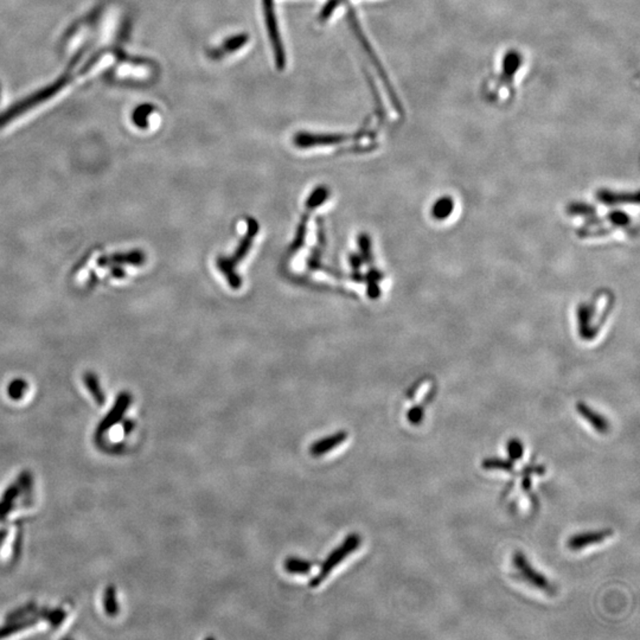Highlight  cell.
<instances>
[{
	"mask_svg": "<svg viewBox=\"0 0 640 640\" xmlns=\"http://www.w3.org/2000/svg\"><path fill=\"white\" fill-rule=\"evenodd\" d=\"M258 231H259L258 222L254 218H249L248 220L247 234L243 238V241H241L240 246L238 247V249L235 251V254L230 256V258H220V259L217 260V267L220 268V271L225 274L227 280L234 289H240V286L242 285L241 278L235 273V267L240 262V260L243 259L248 254L250 247L253 245V240L256 236Z\"/></svg>",
	"mask_w": 640,
	"mask_h": 640,
	"instance_id": "obj_1",
	"label": "cell"
},
{
	"mask_svg": "<svg viewBox=\"0 0 640 640\" xmlns=\"http://www.w3.org/2000/svg\"><path fill=\"white\" fill-rule=\"evenodd\" d=\"M362 539L358 534H350L343 542L340 543L338 547L331 551L330 555L327 556V560L324 561L322 564V568L319 570L318 574L311 580V587H318L322 585V581L327 580L330 577L331 572L338 567L347 557L351 555L353 551H356L360 548Z\"/></svg>",
	"mask_w": 640,
	"mask_h": 640,
	"instance_id": "obj_2",
	"label": "cell"
},
{
	"mask_svg": "<svg viewBox=\"0 0 640 640\" xmlns=\"http://www.w3.org/2000/svg\"><path fill=\"white\" fill-rule=\"evenodd\" d=\"M513 564L515 569L517 570L518 575L529 582V585L534 586L535 588L541 590H551V585L547 577H543L541 572L533 568L530 562L528 561L526 555L522 551H515L513 557Z\"/></svg>",
	"mask_w": 640,
	"mask_h": 640,
	"instance_id": "obj_3",
	"label": "cell"
},
{
	"mask_svg": "<svg viewBox=\"0 0 640 640\" xmlns=\"http://www.w3.org/2000/svg\"><path fill=\"white\" fill-rule=\"evenodd\" d=\"M263 10H265L268 34H269L273 50H274V55H276V65H278V68L282 69L285 67L286 57H285L284 47H282V42H281L279 29H278L273 0H263Z\"/></svg>",
	"mask_w": 640,
	"mask_h": 640,
	"instance_id": "obj_4",
	"label": "cell"
},
{
	"mask_svg": "<svg viewBox=\"0 0 640 640\" xmlns=\"http://www.w3.org/2000/svg\"><path fill=\"white\" fill-rule=\"evenodd\" d=\"M351 139V136L345 134H313L307 132H300L294 136V144L300 149H307L313 146H325V145L340 144L343 141Z\"/></svg>",
	"mask_w": 640,
	"mask_h": 640,
	"instance_id": "obj_5",
	"label": "cell"
},
{
	"mask_svg": "<svg viewBox=\"0 0 640 640\" xmlns=\"http://www.w3.org/2000/svg\"><path fill=\"white\" fill-rule=\"evenodd\" d=\"M612 529H603V530L587 531V533H581V534L574 535L568 539V548L570 550L577 551L585 548L590 547V544H598L605 539H610L613 536Z\"/></svg>",
	"mask_w": 640,
	"mask_h": 640,
	"instance_id": "obj_6",
	"label": "cell"
},
{
	"mask_svg": "<svg viewBox=\"0 0 640 640\" xmlns=\"http://www.w3.org/2000/svg\"><path fill=\"white\" fill-rule=\"evenodd\" d=\"M146 255L141 250H132L128 253H116V254L105 255L98 261L99 266L101 267H110V266H121V265H131V266H141L144 265Z\"/></svg>",
	"mask_w": 640,
	"mask_h": 640,
	"instance_id": "obj_7",
	"label": "cell"
},
{
	"mask_svg": "<svg viewBox=\"0 0 640 640\" xmlns=\"http://www.w3.org/2000/svg\"><path fill=\"white\" fill-rule=\"evenodd\" d=\"M349 434L345 431L335 433L329 437H322L320 440L313 442L310 447V453L313 457H322L324 454L329 453L337 447H340L348 439Z\"/></svg>",
	"mask_w": 640,
	"mask_h": 640,
	"instance_id": "obj_8",
	"label": "cell"
},
{
	"mask_svg": "<svg viewBox=\"0 0 640 640\" xmlns=\"http://www.w3.org/2000/svg\"><path fill=\"white\" fill-rule=\"evenodd\" d=\"M577 413L585 419L588 424L600 434H606L610 431V422L605 416L600 415L599 413L593 411L585 402H579L577 404Z\"/></svg>",
	"mask_w": 640,
	"mask_h": 640,
	"instance_id": "obj_9",
	"label": "cell"
},
{
	"mask_svg": "<svg viewBox=\"0 0 640 640\" xmlns=\"http://www.w3.org/2000/svg\"><path fill=\"white\" fill-rule=\"evenodd\" d=\"M248 39H249V37L246 34L233 36V37L227 39L220 48L209 51V56L214 60H220L227 54H231V52H235L238 49H241L242 47H245L246 43L248 42Z\"/></svg>",
	"mask_w": 640,
	"mask_h": 640,
	"instance_id": "obj_10",
	"label": "cell"
},
{
	"mask_svg": "<svg viewBox=\"0 0 640 640\" xmlns=\"http://www.w3.org/2000/svg\"><path fill=\"white\" fill-rule=\"evenodd\" d=\"M577 317H579V327H580V335L585 340L594 338L597 331L594 330L592 327V320H593V311L590 305L587 304H581L577 310Z\"/></svg>",
	"mask_w": 640,
	"mask_h": 640,
	"instance_id": "obj_11",
	"label": "cell"
},
{
	"mask_svg": "<svg viewBox=\"0 0 640 640\" xmlns=\"http://www.w3.org/2000/svg\"><path fill=\"white\" fill-rule=\"evenodd\" d=\"M598 198L601 203L605 205H617L619 203H638V195L637 194H615L610 190H600L597 194Z\"/></svg>",
	"mask_w": 640,
	"mask_h": 640,
	"instance_id": "obj_12",
	"label": "cell"
},
{
	"mask_svg": "<svg viewBox=\"0 0 640 640\" xmlns=\"http://www.w3.org/2000/svg\"><path fill=\"white\" fill-rule=\"evenodd\" d=\"M312 567L313 564L311 561L300 557H287L284 562L285 570L294 575H306L311 572Z\"/></svg>",
	"mask_w": 640,
	"mask_h": 640,
	"instance_id": "obj_13",
	"label": "cell"
},
{
	"mask_svg": "<svg viewBox=\"0 0 640 640\" xmlns=\"http://www.w3.org/2000/svg\"><path fill=\"white\" fill-rule=\"evenodd\" d=\"M454 209V202L448 196H444L434 203L432 209V215L435 220H446L450 216Z\"/></svg>",
	"mask_w": 640,
	"mask_h": 640,
	"instance_id": "obj_14",
	"label": "cell"
},
{
	"mask_svg": "<svg viewBox=\"0 0 640 640\" xmlns=\"http://www.w3.org/2000/svg\"><path fill=\"white\" fill-rule=\"evenodd\" d=\"M85 383L87 389L90 391V394L93 396L94 400L98 402V404H103L105 402V395L102 391L101 386L96 375L93 373H87L85 376Z\"/></svg>",
	"mask_w": 640,
	"mask_h": 640,
	"instance_id": "obj_15",
	"label": "cell"
},
{
	"mask_svg": "<svg viewBox=\"0 0 640 640\" xmlns=\"http://www.w3.org/2000/svg\"><path fill=\"white\" fill-rule=\"evenodd\" d=\"M383 274L378 269H370L368 276H365L367 282H368V296L371 299H378L381 294L380 287H378V281L382 280Z\"/></svg>",
	"mask_w": 640,
	"mask_h": 640,
	"instance_id": "obj_16",
	"label": "cell"
},
{
	"mask_svg": "<svg viewBox=\"0 0 640 640\" xmlns=\"http://www.w3.org/2000/svg\"><path fill=\"white\" fill-rule=\"evenodd\" d=\"M482 466L488 471H504V472H513V462L511 460L500 458H486L484 459L482 462Z\"/></svg>",
	"mask_w": 640,
	"mask_h": 640,
	"instance_id": "obj_17",
	"label": "cell"
},
{
	"mask_svg": "<svg viewBox=\"0 0 640 640\" xmlns=\"http://www.w3.org/2000/svg\"><path fill=\"white\" fill-rule=\"evenodd\" d=\"M327 198H329V189L327 187H316L310 197L306 200V208L310 210L318 208Z\"/></svg>",
	"mask_w": 640,
	"mask_h": 640,
	"instance_id": "obj_18",
	"label": "cell"
},
{
	"mask_svg": "<svg viewBox=\"0 0 640 640\" xmlns=\"http://www.w3.org/2000/svg\"><path fill=\"white\" fill-rule=\"evenodd\" d=\"M506 450H508L509 459L511 462L521 460L523 454H524V446L522 444V441L519 439H516V437H513L508 442Z\"/></svg>",
	"mask_w": 640,
	"mask_h": 640,
	"instance_id": "obj_19",
	"label": "cell"
},
{
	"mask_svg": "<svg viewBox=\"0 0 640 640\" xmlns=\"http://www.w3.org/2000/svg\"><path fill=\"white\" fill-rule=\"evenodd\" d=\"M358 246H360V251H362V256H363V260H365V262H371L373 260V254H371V241H370V238L367 235V234H362L358 238Z\"/></svg>",
	"mask_w": 640,
	"mask_h": 640,
	"instance_id": "obj_20",
	"label": "cell"
},
{
	"mask_svg": "<svg viewBox=\"0 0 640 640\" xmlns=\"http://www.w3.org/2000/svg\"><path fill=\"white\" fill-rule=\"evenodd\" d=\"M26 388H28V384H26L25 381L14 380V381L11 382L9 386L10 398L13 400L21 399L25 394Z\"/></svg>",
	"mask_w": 640,
	"mask_h": 640,
	"instance_id": "obj_21",
	"label": "cell"
},
{
	"mask_svg": "<svg viewBox=\"0 0 640 640\" xmlns=\"http://www.w3.org/2000/svg\"><path fill=\"white\" fill-rule=\"evenodd\" d=\"M570 215H582V216H593L595 209L585 203H572L568 207Z\"/></svg>",
	"mask_w": 640,
	"mask_h": 640,
	"instance_id": "obj_22",
	"label": "cell"
},
{
	"mask_svg": "<svg viewBox=\"0 0 640 640\" xmlns=\"http://www.w3.org/2000/svg\"><path fill=\"white\" fill-rule=\"evenodd\" d=\"M607 217L617 227H628L630 225V220H631L625 212L619 211V210L608 212V216Z\"/></svg>",
	"mask_w": 640,
	"mask_h": 640,
	"instance_id": "obj_23",
	"label": "cell"
},
{
	"mask_svg": "<svg viewBox=\"0 0 640 640\" xmlns=\"http://www.w3.org/2000/svg\"><path fill=\"white\" fill-rule=\"evenodd\" d=\"M424 408L421 406H415V407L411 408L407 413V419L409 421V424H413V426H419L421 424V422L424 421Z\"/></svg>",
	"mask_w": 640,
	"mask_h": 640,
	"instance_id": "obj_24",
	"label": "cell"
},
{
	"mask_svg": "<svg viewBox=\"0 0 640 640\" xmlns=\"http://www.w3.org/2000/svg\"><path fill=\"white\" fill-rule=\"evenodd\" d=\"M107 593H108V595H110V599H108V597H106V608L107 610H108V613L113 615V613L115 612V608H116V605L113 603V597H114V592H113V590H108Z\"/></svg>",
	"mask_w": 640,
	"mask_h": 640,
	"instance_id": "obj_25",
	"label": "cell"
},
{
	"mask_svg": "<svg viewBox=\"0 0 640 640\" xmlns=\"http://www.w3.org/2000/svg\"><path fill=\"white\" fill-rule=\"evenodd\" d=\"M110 274L112 276H114L116 279H121L123 276H126V273L123 271V268L121 266H118V265H114V266H110Z\"/></svg>",
	"mask_w": 640,
	"mask_h": 640,
	"instance_id": "obj_26",
	"label": "cell"
},
{
	"mask_svg": "<svg viewBox=\"0 0 640 640\" xmlns=\"http://www.w3.org/2000/svg\"><path fill=\"white\" fill-rule=\"evenodd\" d=\"M350 263H351L352 269H353V271H360V265H362V259H360L358 255H351V258H350Z\"/></svg>",
	"mask_w": 640,
	"mask_h": 640,
	"instance_id": "obj_27",
	"label": "cell"
}]
</instances>
